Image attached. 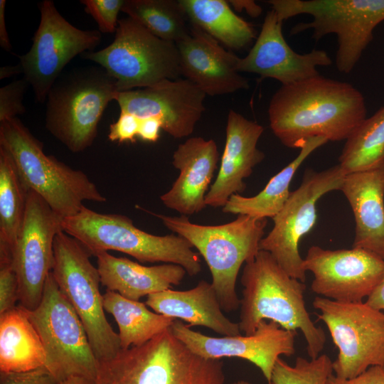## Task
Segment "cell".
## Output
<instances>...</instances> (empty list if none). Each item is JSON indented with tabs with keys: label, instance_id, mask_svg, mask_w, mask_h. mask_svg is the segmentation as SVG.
Segmentation results:
<instances>
[{
	"label": "cell",
	"instance_id": "obj_4",
	"mask_svg": "<svg viewBox=\"0 0 384 384\" xmlns=\"http://www.w3.org/2000/svg\"><path fill=\"white\" fill-rule=\"evenodd\" d=\"M0 146L11 155L28 188L63 218L76 214L85 201H107L85 172L46 154L42 142L18 118L0 122Z\"/></svg>",
	"mask_w": 384,
	"mask_h": 384
},
{
	"label": "cell",
	"instance_id": "obj_31",
	"mask_svg": "<svg viewBox=\"0 0 384 384\" xmlns=\"http://www.w3.org/2000/svg\"><path fill=\"white\" fill-rule=\"evenodd\" d=\"M338 164L346 174L384 167V105L346 139Z\"/></svg>",
	"mask_w": 384,
	"mask_h": 384
},
{
	"label": "cell",
	"instance_id": "obj_32",
	"mask_svg": "<svg viewBox=\"0 0 384 384\" xmlns=\"http://www.w3.org/2000/svg\"><path fill=\"white\" fill-rule=\"evenodd\" d=\"M122 11L164 41L176 43L189 32L178 1L124 0Z\"/></svg>",
	"mask_w": 384,
	"mask_h": 384
},
{
	"label": "cell",
	"instance_id": "obj_20",
	"mask_svg": "<svg viewBox=\"0 0 384 384\" xmlns=\"http://www.w3.org/2000/svg\"><path fill=\"white\" fill-rule=\"evenodd\" d=\"M181 75L206 95L233 93L249 88L238 71L239 57L224 49L200 27L191 25L188 34L177 42Z\"/></svg>",
	"mask_w": 384,
	"mask_h": 384
},
{
	"label": "cell",
	"instance_id": "obj_26",
	"mask_svg": "<svg viewBox=\"0 0 384 384\" xmlns=\"http://www.w3.org/2000/svg\"><path fill=\"white\" fill-rule=\"evenodd\" d=\"M46 352L28 311L19 305L0 315V371L22 372L45 366Z\"/></svg>",
	"mask_w": 384,
	"mask_h": 384
},
{
	"label": "cell",
	"instance_id": "obj_25",
	"mask_svg": "<svg viewBox=\"0 0 384 384\" xmlns=\"http://www.w3.org/2000/svg\"><path fill=\"white\" fill-rule=\"evenodd\" d=\"M95 257L101 284L107 290L134 301L169 289L172 285H179L187 273L178 265L145 266L108 252H100Z\"/></svg>",
	"mask_w": 384,
	"mask_h": 384
},
{
	"label": "cell",
	"instance_id": "obj_44",
	"mask_svg": "<svg viewBox=\"0 0 384 384\" xmlns=\"http://www.w3.org/2000/svg\"><path fill=\"white\" fill-rule=\"evenodd\" d=\"M23 73V68L20 63L16 65H6L0 68V79H5Z\"/></svg>",
	"mask_w": 384,
	"mask_h": 384
},
{
	"label": "cell",
	"instance_id": "obj_34",
	"mask_svg": "<svg viewBox=\"0 0 384 384\" xmlns=\"http://www.w3.org/2000/svg\"><path fill=\"white\" fill-rule=\"evenodd\" d=\"M85 11L97 22L100 33H113L117 28V18L124 0H81Z\"/></svg>",
	"mask_w": 384,
	"mask_h": 384
},
{
	"label": "cell",
	"instance_id": "obj_35",
	"mask_svg": "<svg viewBox=\"0 0 384 384\" xmlns=\"http://www.w3.org/2000/svg\"><path fill=\"white\" fill-rule=\"evenodd\" d=\"M28 85L22 78L0 88V122L16 117L26 112L23 98Z\"/></svg>",
	"mask_w": 384,
	"mask_h": 384
},
{
	"label": "cell",
	"instance_id": "obj_46",
	"mask_svg": "<svg viewBox=\"0 0 384 384\" xmlns=\"http://www.w3.org/2000/svg\"><path fill=\"white\" fill-rule=\"evenodd\" d=\"M229 384H252L248 381H246V380H238V381H235V382H233L232 383H229Z\"/></svg>",
	"mask_w": 384,
	"mask_h": 384
},
{
	"label": "cell",
	"instance_id": "obj_38",
	"mask_svg": "<svg viewBox=\"0 0 384 384\" xmlns=\"http://www.w3.org/2000/svg\"><path fill=\"white\" fill-rule=\"evenodd\" d=\"M138 129L139 123L134 116L120 112L117 120L110 126L108 138L111 142L134 143L137 138Z\"/></svg>",
	"mask_w": 384,
	"mask_h": 384
},
{
	"label": "cell",
	"instance_id": "obj_27",
	"mask_svg": "<svg viewBox=\"0 0 384 384\" xmlns=\"http://www.w3.org/2000/svg\"><path fill=\"white\" fill-rule=\"evenodd\" d=\"M328 142L324 137L306 140L296 158L272 176L265 187L252 197L233 194L222 208L224 213L245 215L255 218H273L283 208L291 193L292 180L302 163L316 149Z\"/></svg>",
	"mask_w": 384,
	"mask_h": 384
},
{
	"label": "cell",
	"instance_id": "obj_7",
	"mask_svg": "<svg viewBox=\"0 0 384 384\" xmlns=\"http://www.w3.org/2000/svg\"><path fill=\"white\" fill-rule=\"evenodd\" d=\"M118 92L101 66L60 75L46 98V129L71 152L84 151L95 142L102 114Z\"/></svg>",
	"mask_w": 384,
	"mask_h": 384
},
{
	"label": "cell",
	"instance_id": "obj_37",
	"mask_svg": "<svg viewBox=\"0 0 384 384\" xmlns=\"http://www.w3.org/2000/svg\"><path fill=\"white\" fill-rule=\"evenodd\" d=\"M46 367L22 372H1L0 384H59Z\"/></svg>",
	"mask_w": 384,
	"mask_h": 384
},
{
	"label": "cell",
	"instance_id": "obj_12",
	"mask_svg": "<svg viewBox=\"0 0 384 384\" xmlns=\"http://www.w3.org/2000/svg\"><path fill=\"white\" fill-rule=\"evenodd\" d=\"M313 306L338 349L333 372L348 379L384 366V313L366 302L346 303L316 297Z\"/></svg>",
	"mask_w": 384,
	"mask_h": 384
},
{
	"label": "cell",
	"instance_id": "obj_42",
	"mask_svg": "<svg viewBox=\"0 0 384 384\" xmlns=\"http://www.w3.org/2000/svg\"><path fill=\"white\" fill-rule=\"evenodd\" d=\"M228 3L237 11H240L244 9L252 17H257L262 13V8L254 1L231 0L228 1Z\"/></svg>",
	"mask_w": 384,
	"mask_h": 384
},
{
	"label": "cell",
	"instance_id": "obj_21",
	"mask_svg": "<svg viewBox=\"0 0 384 384\" xmlns=\"http://www.w3.org/2000/svg\"><path fill=\"white\" fill-rule=\"evenodd\" d=\"M264 127L230 110L225 129L226 139L217 177L206 196V206L223 207L233 194L246 188L245 179L265 159L257 142Z\"/></svg>",
	"mask_w": 384,
	"mask_h": 384
},
{
	"label": "cell",
	"instance_id": "obj_41",
	"mask_svg": "<svg viewBox=\"0 0 384 384\" xmlns=\"http://www.w3.org/2000/svg\"><path fill=\"white\" fill-rule=\"evenodd\" d=\"M365 302L373 309L384 310V275Z\"/></svg>",
	"mask_w": 384,
	"mask_h": 384
},
{
	"label": "cell",
	"instance_id": "obj_40",
	"mask_svg": "<svg viewBox=\"0 0 384 384\" xmlns=\"http://www.w3.org/2000/svg\"><path fill=\"white\" fill-rule=\"evenodd\" d=\"M137 120L139 123L137 138L144 142H156L162 129L161 122L154 118Z\"/></svg>",
	"mask_w": 384,
	"mask_h": 384
},
{
	"label": "cell",
	"instance_id": "obj_47",
	"mask_svg": "<svg viewBox=\"0 0 384 384\" xmlns=\"http://www.w3.org/2000/svg\"><path fill=\"white\" fill-rule=\"evenodd\" d=\"M383 368H384V366H383Z\"/></svg>",
	"mask_w": 384,
	"mask_h": 384
},
{
	"label": "cell",
	"instance_id": "obj_36",
	"mask_svg": "<svg viewBox=\"0 0 384 384\" xmlns=\"http://www.w3.org/2000/svg\"><path fill=\"white\" fill-rule=\"evenodd\" d=\"M18 283L12 262H0V315L15 307Z\"/></svg>",
	"mask_w": 384,
	"mask_h": 384
},
{
	"label": "cell",
	"instance_id": "obj_45",
	"mask_svg": "<svg viewBox=\"0 0 384 384\" xmlns=\"http://www.w3.org/2000/svg\"><path fill=\"white\" fill-rule=\"evenodd\" d=\"M59 384H96V383L93 379L74 375L60 381Z\"/></svg>",
	"mask_w": 384,
	"mask_h": 384
},
{
	"label": "cell",
	"instance_id": "obj_17",
	"mask_svg": "<svg viewBox=\"0 0 384 384\" xmlns=\"http://www.w3.org/2000/svg\"><path fill=\"white\" fill-rule=\"evenodd\" d=\"M174 335L193 353L207 359L239 358L255 365L268 384L280 356L295 353V332L282 329L276 322L262 321L250 335L212 337L193 331L175 319L171 326Z\"/></svg>",
	"mask_w": 384,
	"mask_h": 384
},
{
	"label": "cell",
	"instance_id": "obj_19",
	"mask_svg": "<svg viewBox=\"0 0 384 384\" xmlns=\"http://www.w3.org/2000/svg\"><path fill=\"white\" fill-rule=\"evenodd\" d=\"M282 23L272 9L267 12L253 46L245 57L239 58V73H255L287 85L319 75L318 66L331 65L324 50L304 54L294 51L283 36Z\"/></svg>",
	"mask_w": 384,
	"mask_h": 384
},
{
	"label": "cell",
	"instance_id": "obj_16",
	"mask_svg": "<svg viewBox=\"0 0 384 384\" xmlns=\"http://www.w3.org/2000/svg\"><path fill=\"white\" fill-rule=\"evenodd\" d=\"M304 268L313 274L311 289L319 297L362 302L384 275V260L362 248L329 250L313 245L304 259Z\"/></svg>",
	"mask_w": 384,
	"mask_h": 384
},
{
	"label": "cell",
	"instance_id": "obj_2",
	"mask_svg": "<svg viewBox=\"0 0 384 384\" xmlns=\"http://www.w3.org/2000/svg\"><path fill=\"white\" fill-rule=\"evenodd\" d=\"M240 281V331L252 334L262 321L270 320L287 331H301L309 356L314 359L319 356L326 338L306 310L304 282L289 276L270 253L260 250L245 264Z\"/></svg>",
	"mask_w": 384,
	"mask_h": 384
},
{
	"label": "cell",
	"instance_id": "obj_15",
	"mask_svg": "<svg viewBox=\"0 0 384 384\" xmlns=\"http://www.w3.org/2000/svg\"><path fill=\"white\" fill-rule=\"evenodd\" d=\"M63 218L34 191L29 190L23 223L13 253L20 305L33 311L40 304L52 270L53 243L63 230Z\"/></svg>",
	"mask_w": 384,
	"mask_h": 384
},
{
	"label": "cell",
	"instance_id": "obj_10",
	"mask_svg": "<svg viewBox=\"0 0 384 384\" xmlns=\"http://www.w3.org/2000/svg\"><path fill=\"white\" fill-rule=\"evenodd\" d=\"M89 256L80 242L61 230L54 240L51 272L80 317L97 360L103 361L121 351L120 339L106 319L100 274Z\"/></svg>",
	"mask_w": 384,
	"mask_h": 384
},
{
	"label": "cell",
	"instance_id": "obj_22",
	"mask_svg": "<svg viewBox=\"0 0 384 384\" xmlns=\"http://www.w3.org/2000/svg\"><path fill=\"white\" fill-rule=\"evenodd\" d=\"M218 160L217 144L213 139L194 137L180 144L172 157V164L179 174L171 188L160 196L162 203L186 216L203 210Z\"/></svg>",
	"mask_w": 384,
	"mask_h": 384
},
{
	"label": "cell",
	"instance_id": "obj_13",
	"mask_svg": "<svg viewBox=\"0 0 384 384\" xmlns=\"http://www.w3.org/2000/svg\"><path fill=\"white\" fill-rule=\"evenodd\" d=\"M346 175L338 164L321 171L306 169L300 186L291 191L283 208L272 218V229L260 242V250L270 253L289 276L302 282L306 272L299 242L316 223V202L326 193L340 190Z\"/></svg>",
	"mask_w": 384,
	"mask_h": 384
},
{
	"label": "cell",
	"instance_id": "obj_18",
	"mask_svg": "<svg viewBox=\"0 0 384 384\" xmlns=\"http://www.w3.org/2000/svg\"><path fill=\"white\" fill-rule=\"evenodd\" d=\"M206 95L186 79L166 80L152 87L118 92L120 112L137 119H157L162 129L178 139L193 133L205 111Z\"/></svg>",
	"mask_w": 384,
	"mask_h": 384
},
{
	"label": "cell",
	"instance_id": "obj_33",
	"mask_svg": "<svg viewBox=\"0 0 384 384\" xmlns=\"http://www.w3.org/2000/svg\"><path fill=\"white\" fill-rule=\"evenodd\" d=\"M333 373V362L326 354L307 360L297 357L294 366L279 358L274 367L272 384H326Z\"/></svg>",
	"mask_w": 384,
	"mask_h": 384
},
{
	"label": "cell",
	"instance_id": "obj_43",
	"mask_svg": "<svg viewBox=\"0 0 384 384\" xmlns=\"http://www.w3.org/2000/svg\"><path fill=\"white\" fill-rule=\"evenodd\" d=\"M6 1L0 0V46L6 51H11V44L6 28L5 6Z\"/></svg>",
	"mask_w": 384,
	"mask_h": 384
},
{
	"label": "cell",
	"instance_id": "obj_5",
	"mask_svg": "<svg viewBox=\"0 0 384 384\" xmlns=\"http://www.w3.org/2000/svg\"><path fill=\"white\" fill-rule=\"evenodd\" d=\"M149 213L187 240L203 256L223 311L230 313L238 309L240 299L235 289L237 277L242 264L252 260L260 251L267 219L238 215L228 223L203 225L191 222L186 215Z\"/></svg>",
	"mask_w": 384,
	"mask_h": 384
},
{
	"label": "cell",
	"instance_id": "obj_24",
	"mask_svg": "<svg viewBox=\"0 0 384 384\" xmlns=\"http://www.w3.org/2000/svg\"><path fill=\"white\" fill-rule=\"evenodd\" d=\"M145 304L156 313L187 322L189 327L205 326L222 336L240 335L239 324L223 314L212 283L206 280L188 290L169 289L149 294Z\"/></svg>",
	"mask_w": 384,
	"mask_h": 384
},
{
	"label": "cell",
	"instance_id": "obj_14",
	"mask_svg": "<svg viewBox=\"0 0 384 384\" xmlns=\"http://www.w3.org/2000/svg\"><path fill=\"white\" fill-rule=\"evenodd\" d=\"M40 11L32 46L18 58L23 78L31 85L36 100L44 102L66 65L78 55L92 51L102 35L97 30H82L70 23L51 0L43 1Z\"/></svg>",
	"mask_w": 384,
	"mask_h": 384
},
{
	"label": "cell",
	"instance_id": "obj_3",
	"mask_svg": "<svg viewBox=\"0 0 384 384\" xmlns=\"http://www.w3.org/2000/svg\"><path fill=\"white\" fill-rule=\"evenodd\" d=\"M223 362L193 353L171 327L146 343L98 361L96 384H223Z\"/></svg>",
	"mask_w": 384,
	"mask_h": 384
},
{
	"label": "cell",
	"instance_id": "obj_28",
	"mask_svg": "<svg viewBox=\"0 0 384 384\" xmlns=\"http://www.w3.org/2000/svg\"><path fill=\"white\" fill-rule=\"evenodd\" d=\"M191 24L233 49L246 48L255 38L252 25L238 16L225 0H178Z\"/></svg>",
	"mask_w": 384,
	"mask_h": 384
},
{
	"label": "cell",
	"instance_id": "obj_11",
	"mask_svg": "<svg viewBox=\"0 0 384 384\" xmlns=\"http://www.w3.org/2000/svg\"><path fill=\"white\" fill-rule=\"evenodd\" d=\"M28 315L45 349V366L59 382L74 375L95 380L98 361L80 317L51 272L40 304Z\"/></svg>",
	"mask_w": 384,
	"mask_h": 384
},
{
	"label": "cell",
	"instance_id": "obj_6",
	"mask_svg": "<svg viewBox=\"0 0 384 384\" xmlns=\"http://www.w3.org/2000/svg\"><path fill=\"white\" fill-rule=\"evenodd\" d=\"M63 230L80 242L90 254L115 250L141 262L181 265L190 276L201 271L199 255L178 235H155L137 228L129 217L100 213L85 205L75 215L63 218Z\"/></svg>",
	"mask_w": 384,
	"mask_h": 384
},
{
	"label": "cell",
	"instance_id": "obj_29",
	"mask_svg": "<svg viewBox=\"0 0 384 384\" xmlns=\"http://www.w3.org/2000/svg\"><path fill=\"white\" fill-rule=\"evenodd\" d=\"M29 190L11 155L0 146V262H13Z\"/></svg>",
	"mask_w": 384,
	"mask_h": 384
},
{
	"label": "cell",
	"instance_id": "obj_1",
	"mask_svg": "<svg viewBox=\"0 0 384 384\" xmlns=\"http://www.w3.org/2000/svg\"><path fill=\"white\" fill-rule=\"evenodd\" d=\"M268 116L281 143L299 149L314 137L346 140L366 118V107L351 84L319 75L282 85L270 100Z\"/></svg>",
	"mask_w": 384,
	"mask_h": 384
},
{
	"label": "cell",
	"instance_id": "obj_23",
	"mask_svg": "<svg viewBox=\"0 0 384 384\" xmlns=\"http://www.w3.org/2000/svg\"><path fill=\"white\" fill-rule=\"evenodd\" d=\"M340 191L355 218L352 247L384 260V167L346 174Z\"/></svg>",
	"mask_w": 384,
	"mask_h": 384
},
{
	"label": "cell",
	"instance_id": "obj_39",
	"mask_svg": "<svg viewBox=\"0 0 384 384\" xmlns=\"http://www.w3.org/2000/svg\"><path fill=\"white\" fill-rule=\"evenodd\" d=\"M326 384H384V368L380 366L368 368L358 375L344 379L331 374Z\"/></svg>",
	"mask_w": 384,
	"mask_h": 384
},
{
	"label": "cell",
	"instance_id": "obj_30",
	"mask_svg": "<svg viewBox=\"0 0 384 384\" xmlns=\"http://www.w3.org/2000/svg\"><path fill=\"white\" fill-rule=\"evenodd\" d=\"M103 306L118 325L122 350L146 343L170 328L175 320L149 310L144 303L110 290L103 294Z\"/></svg>",
	"mask_w": 384,
	"mask_h": 384
},
{
	"label": "cell",
	"instance_id": "obj_9",
	"mask_svg": "<svg viewBox=\"0 0 384 384\" xmlns=\"http://www.w3.org/2000/svg\"><path fill=\"white\" fill-rule=\"evenodd\" d=\"M114 41L81 58L93 61L114 79L119 92L145 88L181 75L176 44L162 40L130 17L119 19Z\"/></svg>",
	"mask_w": 384,
	"mask_h": 384
},
{
	"label": "cell",
	"instance_id": "obj_8",
	"mask_svg": "<svg viewBox=\"0 0 384 384\" xmlns=\"http://www.w3.org/2000/svg\"><path fill=\"white\" fill-rule=\"evenodd\" d=\"M267 3L282 21L300 14L313 17L311 22L294 25L291 35L312 29V38L318 41L335 33L336 65L343 73L353 69L373 39L374 28L384 21V0H270Z\"/></svg>",
	"mask_w": 384,
	"mask_h": 384
}]
</instances>
